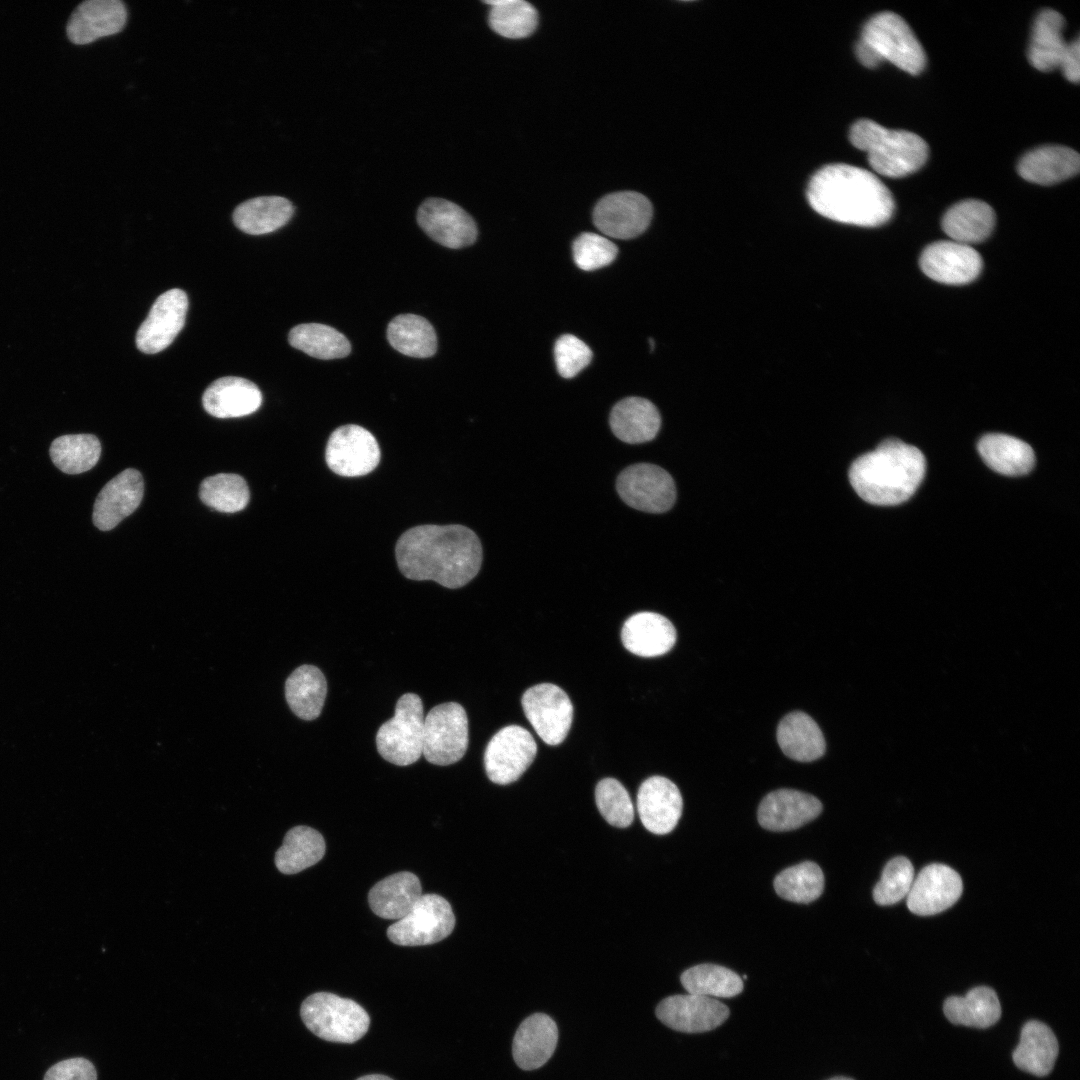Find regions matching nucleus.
Segmentation results:
<instances>
[{"label":"nucleus","instance_id":"obj_1","mask_svg":"<svg viewBox=\"0 0 1080 1080\" xmlns=\"http://www.w3.org/2000/svg\"><path fill=\"white\" fill-rule=\"evenodd\" d=\"M395 555L406 578L433 580L450 589L470 582L482 563L478 536L458 524L412 527L399 537Z\"/></svg>","mask_w":1080,"mask_h":1080},{"label":"nucleus","instance_id":"obj_2","mask_svg":"<svg viewBox=\"0 0 1080 1080\" xmlns=\"http://www.w3.org/2000/svg\"><path fill=\"white\" fill-rule=\"evenodd\" d=\"M807 199L820 215L861 227L886 223L895 209L891 192L875 174L842 163L826 165L812 176Z\"/></svg>","mask_w":1080,"mask_h":1080},{"label":"nucleus","instance_id":"obj_3","mask_svg":"<svg viewBox=\"0 0 1080 1080\" xmlns=\"http://www.w3.org/2000/svg\"><path fill=\"white\" fill-rule=\"evenodd\" d=\"M925 471L926 460L917 447L890 438L856 458L848 476L864 501L891 506L907 501L915 493Z\"/></svg>","mask_w":1080,"mask_h":1080},{"label":"nucleus","instance_id":"obj_4","mask_svg":"<svg viewBox=\"0 0 1080 1080\" xmlns=\"http://www.w3.org/2000/svg\"><path fill=\"white\" fill-rule=\"evenodd\" d=\"M853 146L867 153L868 163L878 174L891 178L907 176L927 161L929 148L919 135L906 130H891L860 119L850 129Z\"/></svg>","mask_w":1080,"mask_h":1080},{"label":"nucleus","instance_id":"obj_5","mask_svg":"<svg viewBox=\"0 0 1080 1080\" xmlns=\"http://www.w3.org/2000/svg\"><path fill=\"white\" fill-rule=\"evenodd\" d=\"M855 52L862 65L875 68L887 60L912 75L926 65L922 45L907 22L898 14L885 11L871 17L864 25Z\"/></svg>","mask_w":1080,"mask_h":1080},{"label":"nucleus","instance_id":"obj_6","mask_svg":"<svg viewBox=\"0 0 1080 1080\" xmlns=\"http://www.w3.org/2000/svg\"><path fill=\"white\" fill-rule=\"evenodd\" d=\"M305 1026L319 1038L337 1043H354L368 1031L366 1010L352 999L329 992H317L301 1005Z\"/></svg>","mask_w":1080,"mask_h":1080},{"label":"nucleus","instance_id":"obj_7","mask_svg":"<svg viewBox=\"0 0 1080 1080\" xmlns=\"http://www.w3.org/2000/svg\"><path fill=\"white\" fill-rule=\"evenodd\" d=\"M424 719L421 698L414 693L402 695L396 703L394 716L377 731L379 754L398 766L418 761L423 751Z\"/></svg>","mask_w":1080,"mask_h":1080},{"label":"nucleus","instance_id":"obj_8","mask_svg":"<svg viewBox=\"0 0 1080 1080\" xmlns=\"http://www.w3.org/2000/svg\"><path fill=\"white\" fill-rule=\"evenodd\" d=\"M469 742L468 718L456 702L433 707L424 719L423 751L434 765L446 766L465 755Z\"/></svg>","mask_w":1080,"mask_h":1080},{"label":"nucleus","instance_id":"obj_9","mask_svg":"<svg viewBox=\"0 0 1080 1080\" xmlns=\"http://www.w3.org/2000/svg\"><path fill=\"white\" fill-rule=\"evenodd\" d=\"M454 926L449 902L437 894H423L407 915L389 926L387 936L400 946L429 945L449 936Z\"/></svg>","mask_w":1080,"mask_h":1080},{"label":"nucleus","instance_id":"obj_10","mask_svg":"<svg viewBox=\"0 0 1080 1080\" xmlns=\"http://www.w3.org/2000/svg\"><path fill=\"white\" fill-rule=\"evenodd\" d=\"M616 488L627 505L644 512H666L676 500V486L671 475L650 463H638L624 469L617 478Z\"/></svg>","mask_w":1080,"mask_h":1080},{"label":"nucleus","instance_id":"obj_11","mask_svg":"<svg viewBox=\"0 0 1080 1080\" xmlns=\"http://www.w3.org/2000/svg\"><path fill=\"white\" fill-rule=\"evenodd\" d=\"M521 703L526 718L546 744L564 741L573 719V705L564 690L552 683H541L527 689Z\"/></svg>","mask_w":1080,"mask_h":1080},{"label":"nucleus","instance_id":"obj_12","mask_svg":"<svg viewBox=\"0 0 1080 1080\" xmlns=\"http://www.w3.org/2000/svg\"><path fill=\"white\" fill-rule=\"evenodd\" d=\"M536 754L537 745L528 730L518 725L503 727L487 744L486 774L496 784H510L522 776Z\"/></svg>","mask_w":1080,"mask_h":1080},{"label":"nucleus","instance_id":"obj_13","mask_svg":"<svg viewBox=\"0 0 1080 1080\" xmlns=\"http://www.w3.org/2000/svg\"><path fill=\"white\" fill-rule=\"evenodd\" d=\"M325 459L328 467L344 477L363 476L373 471L380 461L376 438L365 428L348 424L330 435Z\"/></svg>","mask_w":1080,"mask_h":1080},{"label":"nucleus","instance_id":"obj_14","mask_svg":"<svg viewBox=\"0 0 1080 1080\" xmlns=\"http://www.w3.org/2000/svg\"><path fill=\"white\" fill-rule=\"evenodd\" d=\"M653 215L651 202L634 191L608 194L598 201L593 211L595 226L604 235L630 239L643 233Z\"/></svg>","mask_w":1080,"mask_h":1080},{"label":"nucleus","instance_id":"obj_15","mask_svg":"<svg viewBox=\"0 0 1080 1080\" xmlns=\"http://www.w3.org/2000/svg\"><path fill=\"white\" fill-rule=\"evenodd\" d=\"M919 263L926 276L948 285L972 282L983 267L982 258L974 248L953 240L928 245L921 253Z\"/></svg>","mask_w":1080,"mask_h":1080},{"label":"nucleus","instance_id":"obj_16","mask_svg":"<svg viewBox=\"0 0 1080 1080\" xmlns=\"http://www.w3.org/2000/svg\"><path fill=\"white\" fill-rule=\"evenodd\" d=\"M187 310L188 298L181 289L158 296L136 333L137 348L147 354L167 348L183 328Z\"/></svg>","mask_w":1080,"mask_h":1080},{"label":"nucleus","instance_id":"obj_17","mask_svg":"<svg viewBox=\"0 0 1080 1080\" xmlns=\"http://www.w3.org/2000/svg\"><path fill=\"white\" fill-rule=\"evenodd\" d=\"M657 1018L666 1026L686 1033H701L720 1026L729 1016L722 1002L688 993L663 999L656 1007Z\"/></svg>","mask_w":1080,"mask_h":1080},{"label":"nucleus","instance_id":"obj_18","mask_svg":"<svg viewBox=\"0 0 1080 1080\" xmlns=\"http://www.w3.org/2000/svg\"><path fill=\"white\" fill-rule=\"evenodd\" d=\"M417 221L430 238L448 248L469 246L477 238V227L472 217L460 206L445 199L425 200L418 209Z\"/></svg>","mask_w":1080,"mask_h":1080},{"label":"nucleus","instance_id":"obj_19","mask_svg":"<svg viewBox=\"0 0 1080 1080\" xmlns=\"http://www.w3.org/2000/svg\"><path fill=\"white\" fill-rule=\"evenodd\" d=\"M960 875L944 864H930L914 877L907 895L908 909L920 916L935 915L951 907L961 896Z\"/></svg>","mask_w":1080,"mask_h":1080},{"label":"nucleus","instance_id":"obj_20","mask_svg":"<svg viewBox=\"0 0 1080 1080\" xmlns=\"http://www.w3.org/2000/svg\"><path fill=\"white\" fill-rule=\"evenodd\" d=\"M682 807L681 793L668 778L652 776L640 785L637 811L649 832L657 835L671 832L681 817Z\"/></svg>","mask_w":1080,"mask_h":1080},{"label":"nucleus","instance_id":"obj_21","mask_svg":"<svg viewBox=\"0 0 1080 1080\" xmlns=\"http://www.w3.org/2000/svg\"><path fill=\"white\" fill-rule=\"evenodd\" d=\"M144 492L142 475L135 469H125L112 478L99 492L93 508V523L101 531H109L139 506Z\"/></svg>","mask_w":1080,"mask_h":1080},{"label":"nucleus","instance_id":"obj_22","mask_svg":"<svg viewBox=\"0 0 1080 1080\" xmlns=\"http://www.w3.org/2000/svg\"><path fill=\"white\" fill-rule=\"evenodd\" d=\"M127 9L120 0H86L72 12L66 27L69 40L78 45L120 32Z\"/></svg>","mask_w":1080,"mask_h":1080},{"label":"nucleus","instance_id":"obj_23","mask_svg":"<svg viewBox=\"0 0 1080 1080\" xmlns=\"http://www.w3.org/2000/svg\"><path fill=\"white\" fill-rule=\"evenodd\" d=\"M821 811L822 804L813 795L779 789L763 798L757 816L759 824L767 830L788 831L815 819Z\"/></svg>","mask_w":1080,"mask_h":1080},{"label":"nucleus","instance_id":"obj_24","mask_svg":"<svg viewBox=\"0 0 1080 1080\" xmlns=\"http://www.w3.org/2000/svg\"><path fill=\"white\" fill-rule=\"evenodd\" d=\"M676 629L664 616L654 612H639L630 616L621 631L624 647L641 657L660 656L672 649Z\"/></svg>","mask_w":1080,"mask_h":1080},{"label":"nucleus","instance_id":"obj_25","mask_svg":"<svg viewBox=\"0 0 1080 1080\" xmlns=\"http://www.w3.org/2000/svg\"><path fill=\"white\" fill-rule=\"evenodd\" d=\"M262 394L251 381L234 376L211 383L202 396L204 409L217 418L242 417L261 406Z\"/></svg>","mask_w":1080,"mask_h":1080},{"label":"nucleus","instance_id":"obj_26","mask_svg":"<svg viewBox=\"0 0 1080 1080\" xmlns=\"http://www.w3.org/2000/svg\"><path fill=\"white\" fill-rule=\"evenodd\" d=\"M558 1040L555 1022L546 1014L527 1017L518 1027L512 1045L513 1058L523 1070H534L552 1056Z\"/></svg>","mask_w":1080,"mask_h":1080},{"label":"nucleus","instance_id":"obj_27","mask_svg":"<svg viewBox=\"0 0 1080 1080\" xmlns=\"http://www.w3.org/2000/svg\"><path fill=\"white\" fill-rule=\"evenodd\" d=\"M1079 154L1065 146L1047 145L1026 153L1017 171L1026 181L1051 185L1073 177L1079 172Z\"/></svg>","mask_w":1080,"mask_h":1080},{"label":"nucleus","instance_id":"obj_28","mask_svg":"<svg viewBox=\"0 0 1080 1080\" xmlns=\"http://www.w3.org/2000/svg\"><path fill=\"white\" fill-rule=\"evenodd\" d=\"M422 895L419 878L403 871L377 882L369 891L368 902L377 916L397 921L412 910Z\"/></svg>","mask_w":1080,"mask_h":1080},{"label":"nucleus","instance_id":"obj_29","mask_svg":"<svg viewBox=\"0 0 1080 1080\" xmlns=\"http://www.w3.org/2000/svg\"><path fill=\"white\" fill-rule=\"evenodd\" d=\"M609 422L618 439L629 444H639L655 438L661 426V416L651 401L628 397L613 407Z\"/></svg>","mask_w":1080,"mask_h":1080},{"label":"nucleus","instance_id":"obj_30","mask_svg":"<svg viewBox=\"0 0 1080 1080\" xmlns=\"http://www.w3.org/2000/svg\"><path fill=\"white\" fill-rule=\"evenodd\" d=\"M995 221V212L989 204L968 199L950 207L944 214L941 225L951 240L971 246L990 236Z\"/></svg>","mask_w":1080,"mask_h":1080},{"label":"nucleus","instance_id":"obj_31","mask_svg":"<svg viewBox=\"0 0 1080 1080\" xmlns=\"http://www.w3.org/2000/svg\"><path fill=\"white\" fill-rule=\"evenodd\" d=\"M1065 20L1053 10L1044 9L1036 17L1028 48V60L1039 71L1059 68L1068 47L1063 37Z\"/></svg>","mask_w":1080,"mask_h":1080},{"label":"nucleus","instance_id":"obj_32","mask_svg":"<svg viewBox=\"0 0 1080 1080\" xmlns=\"http://www.w3.org/2000/svg\"><path fill=\"white\" fill-rule=\"evenodd\" d=\"M977 449L987 466L1002 475L1022 476L1035 464L1031 446L1010 435L986 434L979 440Z\"/></svg>","mask_w":1080,"mask_h":1080},{"label":"nucleus","instance_id":"obj_33","mask_svg":"<svg viewBox=\"0 0 1080 1080\" xmlns=\"http://www.w3.org/2000/svg\"><path fill=\"white\" fill-rule=\"evenodd\" d=\"M1058 1050V1042L1052 1030L1046 1024L1032 1020L1022 1028L1019 1044L1013 1052V1061L1025 1072L1045 1076L1052 1071Z\"/></svg>","mask_w":1080,"mask_h":1080},{"label":"nucleus","instance_id":"obj_34","mask_svg":"<svg viewBox=\"0 0 1080 1080\" xmlns=\"http://www.w3.org/2000/svg\"><path fill=\"white\" fill-rule=\"evenodd\" d=\"M777 741L783 753L800 761H814L825 752V739L818 724L806 713L795 711L779 723Z\"/></svg>","mask_w":1080,"mask_h":1080},{"label":"nucleus","instance_id":"obj_35","mask_svg":"<svg viewBox=\"0 0 1080 1080\" xmlns=\"http://www.w3.org/2000/svg\"><path fill=\"white\" fill-rule=\"evenodd\" d=\"M292 203L280 196H261L244 201L233 212L238 229L250 235H262L284 226L292 217Z\"/></svg>","mask_w":1080,"mask_h":1080},{"label":"nucleus","instance_id":"obj_36","mask_svg":"<svg viewBox=\"0 0 1080 1080\" xmlns=\"http://www.w3.org/2000/svg\"><path fill=\"white\" fill-rule=\"evenodd\" d=\"M326 695L325 676L316 666L302 665L286 680L287 703L292 712L303 720H314L321 714Z\"/></svg>","mask_w":1080,"mask_h":1080},{"label":"nucleus","instance_id":"obj_37","mask_svg":"<svg viewBox=\"0 0 1080 1080\" xmlns=\"http://www.w3.org/2000/svg\"><path fill=\"white\" fill-rule=\"evenodd\" d=\"M943 1011L947 1019L954 1024L988 1028L999 1020L1001 1005L992 988L978 986L965 996L947 998Z\"/></svg>","mask_w":1080,"mask_h":1080},{"label":"nucleus","instance_id":"obj_38","mask_svg":"<svg viewBox=\"0 0 1080 1080\" xmlns=\"http://www.w3.org/2000/svg\"><path fill=\"white\" fill-rule=\"evenodd\" d=\"M323 836L308 826L291 828L275 853V865L283 874H296L319 862L325 854Z\"/></svg>","mask_w":1080,"mask_h":1080},{"label":"nucleus","instance_id":"obj_39","mask_svg":"<svg viewBox=\"0 0 1080 1080\" xmlns=\"http://www.w3.org/2000/svg\"><path fill=\"white\" fill-rule=\"evenodd\" d=\"M387 339L395 350L410 357H431L437 349L433 326L415 314H401L393 318L387 327Z\"/></svg>","mask_w":1080,"mask_h":1080},{"label":"nucleus","instance_id":"obj_40","mask_svg":"<svg viewBox=\"0 0 1080 1080\" xmlns=\"http://www.w3.org/2000/svg\"><path fill=\"white\" fill-rule=\"evenodd\" d=\"M292 347L318 359L346 357L351 350L348 339L336 329L319 323L300 324L288 336Z\"/></svg>","mask_w":1080,"mask_h":1080},{"label":"nucleus","instance_id":"obj_41","mask_svg":"<svg viewBox=\"0 0 1080 1080\" xmlns=\"http://www.w3.org/2000/svg\"><path fill=\"white\" fill-rule=\"evenodd\" d=\"M49 454L54 465L62 472L80 474L96 465L101 444L92 434L63 435L53 440Z\"/></svg>","mask_w":1080,"mask_h":1080},{"label":"nucleus","instance_id":"obj_42","mask_svg":"<svg viewBox=\"0 0 1080 1080\" xmlns=\"http://www.w3.org/2000/svg\"><path fill=\"white\" fill-rule=\"evenodd\" d=\"M688 993L707 997H734L743 990V981L734 971L715 964L693 966L681 975Z\"/></svg>","mask_w":1080,"mask_h":1080},{"label":"nucleus","instance_id":"obj_43","mask_svg":"<svg viewBox=\"0 0 1080 1080\" xmlns=\"http://www.w3.org/2000/svg\"><path fill=\"white\" fill-rule=\"evenodd\" d=\"M774 889L783 899L810 903L824 890V875L814 862L805 861L781 871L774 880Z\"/></svg>","mask_w":1080,"mask_h":1080},{"label":"nucleus","instance_id":"obj_44","mask_svg":"<svg viewBox=\"0 0 1080 1080\" xmlns=\"http://www.w3.org/2000/svg\"><path fill=\"white\" fill-rule=\"evenodd\" d=\"M491 5L489 25L497 34L512 39L529 36L538 23L536 9L523 0L485 1Z\"/></svg>","mask_w":1080,"mask_h":1080},{"label":"nucleus","instance_id":"obj_45","mask_svg":"<svg viewBox=\"0 0 1080 1080\" xmlns=\"http://www.w3.org/2000/svg\"><path fill=\"white\" fill-rule=\"evenodd\" d=\"M199 496L207 506L225 513L243 510L250 499L246 481L233 473H219L205 478L200 485Z\"/></svg>","mask_w":1080,"mask_h":1080},{"label":"nucleus","instance_id":"obj_46","mask_svg":"<svg viewBox=\"0 0 1080 1080\" xmlns=\"http://www.w3.org/2000/svg\"><path fill=\"white\" fill-rule=\"evenodd\" d=\"M595 801L603 818L612 826L628 827L634 819V806L624 786L614 778L602 779L595 789Z\"/></svg>","mask_w":1080,"mask_h":1080},{"label":"nucleus","instance_id":"obj_47","mask_svg":"<svg viewBox=\"0 0 1080 1080\" xmlns=\"http://www.w3.org/2000/svg\"><path fill=\"white\" fill-rule=\"evenodd\" d=\"M914 877V868L909 859L903 856L891 859L874 887V901L882 906L898 903L907 897Z\"/></svg>","mask_w":1080,"mask_h":1080},{"label":"nucleus","instance_id":"obj_48","mask_svg":"<svg viewBox=\"0 0 1080 1080\" xmlns=\"http://www.w3.org/2000/svg\"><path fill=\"white\" fill-rule=\"evenodd\" d=\"M575 264L584 271H592L612 263L618 253L617 246L605 236L586 232L579 235L572 246Z\"/></svg>","mask_w":1080,"mask_h":1080},{"label":"nucleus","instance_id":"obj_49","mask_svg":"<svg viewBox=\"0 0 1080 1080\" xmlns=\"http://www.w3.org/2000/svg\"><path fill=\"white\" fill-rule=\"evenodd\" d=\"M554 356L559 374L572 378L591 362L592 351L576 336L565 334L556 341Z\"/></svg>","mask_w":1080,"mask_h":1080},{"label":"nucleus","instance_id":"obj_50","mask_svg":"<svg viewBox=\"0 0 1080 1080\" xmlns=\"http://www.w3.org/2000/svg\"><path fill=\"white\" fill-rule=\"evenodd\" d=\"M44 1080H97V1073L88 1059L75 1057L51 1066L45 1073Z\"/></svg>","mask_w":1080,"mask_h":1080},{"label":"nucleus","instance_id":"obj_51","mask_svg":"<svg viewBox=\"0 0 1080 1080\" xmlns=\"http://www.w3.org/2000/svg\"><path fill=\"white\" fill-rule=\"evenodd\" d=\"M1067 80L1078 83L1080 78V44L1079 38L1069 42L1067 50L1059 67Z\"/></svg>","mask_w":1080,"mask_h":1080},{"label":"nucleus","instance_id":"obj_52","mask_svg":"<svg viewBox=\"0 0 1080 1080\" xmlns=\"http://www.w3.org/2000/svg\"><path fill=\"white\" fill-rule=\"evenodd\" d=\"M356 1080H393L392 1078L382 1074H370L362 1076Z\"/></svg>","mask_w":1080,"mask_h":1080},{"label":"nucleus","instance_id":"obj_53","mask_svg":"<svg viewBox=\"0 0 1080 1080\" xmlns=\"http://www.w3.org/2000/svg\"><path fill=\"white\" fill-rule=\"evenodd\" d=\"M829 1080H853V1079H850V1078H847V1077H835V1078H832V1079H829Z\"/></svg>","mask_w":1080,"mask_h":1080}]
</instances>
